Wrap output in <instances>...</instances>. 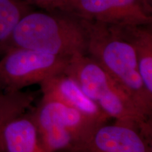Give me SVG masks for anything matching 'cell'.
Listing matches in <instances>:
<instances>
[{
  "label": "cell",
  "mask_w": 152,
  "mask_h": 152,
  "mask_svg": "<svg viewBox=\"0 0 152 152\" xmlns=\"http://www.w3.org/2000/svg\"><path fill=\"white\" fill-rule=\"evenodd\" d=\"M152 139L134 127L101 124L73 152H152Z\"/></svg>",
  "instance_id": "7"
},
{
  "label": "cell",
  "mask_w": 152,
  "mask_h": 152,
  "mask_svg": "<svg viewBox=\"0 0 152 152\" xmlns=\"http://www.w3.org/2000/svg\"><path fill=\"white\" fill-rule=\"evenodd\" d=\"M37 93L30 91H0V152H4L3 133L9 121L26 113L35 102Z\"/></svg>",
  "instance_id": "11"
},
{
  "label": "cell",
  "mask_w": 152,
  "mask_h": 152,
  "mask_svg": "<svg viewBox=\"0 0 152 152\" xmlns=\"http://www.w3.org/2000/svg\"><path fill=\"white\" fill-rule=\"evenodd\" d=\"M65 12L116 26L152 23L151 0H69Z\"/></svg>",
  "instance_id": "6"
},
{
  "label": "cell",
  "mask_w": 152,
  "mask_h": 152,
  "mask_svg": "<svg viewBox=\"0 0 152 152\" xmlns=\"http://www.w3.org/2000/svg\"><path fill=\"white\" fill-rule=\"evenodd\" d=\"M4 152H49L42 143L31 113L7 123L3 133Z\"/></svg>",
  "instance_id": "9"
},
{
  "label": "cell",
  "mask_w": 152,
  "mask_h": 152,
  "mask_svg": "<svg viewBox=\"0 0 152 152\" xmlns=\"http://www.w3.org/2000/svg\"><path fill=\"white\" fill-rule=\"evenodd\" d=\"M70 58L11 47L0 56V91L14 92L65 71Z\"/></svg>",
  "instance_id": "5"
},
{
  "label": "cell",
  "mask_w": 152,
  "mask_h": 152,
  "mask_svg": "<svg viewBox=\"0 0 152 152\" xmlns=\"http://www.w3.org/2000/svg\"><path fill=\"white\" fill-rule=\"evenodd\" d=\"M32 8L24 0H0V56L7 50L17 24Z\"/></svg>",
  "instance_id": "12"
},
{
  "label": "cell",
  "mask_w": 152,
  "mask_h": 152,
  "mask_svg": "<svg viewBox=\"0 0 152 152\" xmlns=\"http://www.w3.org/2000/svg\"><path fill=\"white\" fill-rule=\"evenodd\" d=\"M64 71L110 118L134 127L152 139V119L142 113L126 91L90 56L71 57Z\"/></svg>",
  "instance_id": "3"
},
{
  "label": "cell",
  "mask_w": 152,
  "mask_h": 152,
  "mask_svg": "<svg viewBox=\"0 0 152 152\" xmlns=\"http://www.w3.org/2000/svg\"><path fill=\"white\" fill-rule=\"evenodd\" d=\"M123 34L134 50L138 71L147 94L152 98L151 24L121 26Z\"/></svg>",
  "instance_id": "10"
},
{
  "label": "cell",
  "mask_w": 152,
  "mask_h": 152,
  "mask_svg": "<svg viewBox=\"0 0 152 152\" xmlns=\"http://www.w3.org/2000/svg\"><path fill=\"white\" fill-rule=\"evenodd\" d=\"M31 7H36L46 11L65 12L69 0H24Z\"/></svg>",
  "instance_id": "13"
},
{
  "label": "cell",
  "mask_w": 152,
  "mask_h": 152,
  "mask_svg": "<svg viewBox=\"0 0 152 152\" xmlns=\"http://www.w3.org/2000/svg\"><path fill=\"white\" fill-rule=\"evenodd\" d=\"M31 114L49 152H73L99 125L65 104L44 98Z\"/></svg>",
  "instance_id": "4"
},
{
  "label": "cell",
  "mask_w": 152,
  "mask_h": 152,
  "mask_svg": "<svg viewBox=\"0 0 152 152\" xmlns=\"http://www.w3.org/2000/svg\"><path fill=\"white\" fill-rule=\"evenodd\" d=\"M42 98L65 104L97 124L109 121L108 116L94 101L87 96L78 83L65 71L54 74L39 83Z\"/></svg>",
  "instance_id": "8"
},
{
  "label": "cell",
  "mask_w": 152,
  "mask_h": 152,
  "mask_svg": "<svg viewBox=\"0 0 152 152\" xmlns=\"http://www.w3.org/2000/svg\"><path fill=\"white\" fill-rule=\"evenodd\" d=\"M87 45L83 18L62 11H32L17 24L7 49L26 48L71 58L87 54Z\"/></svg>",
  "instance_id": "2"
},
{
  "label": "cell",
  "mask_w": 152,
  "mask_h": 152,
  "mask_svg": "<svg viewBox=\"0 0 152 152\" xmlns=\"http://www.w3.org/2000/svg\"><path fill=\"white\" fill-rule=\"evenodd\" d=\"M83 20L87 34V55L126 91L146 116L152 119V98L142 84L134 48L121 26Z\"/></svg>",
  "instance_id": "1"
}]
</instances>
